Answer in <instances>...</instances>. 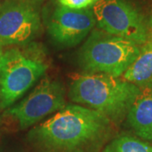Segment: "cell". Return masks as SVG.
<instances>
[{"mask_svg":"<svg viewBox=\"0 0 152 152\" xmlns=\"http://www.w3.org/2000/svg\"><path fill=\"white\" fill-rule=\"evenodd\" d=\"M113 132V121L96 110L68 104L30 132L48 152H96Z\"/></svg>","mask_w":152,"mask_h":152,"instance_id":"1","label":"cell"},{"mask_svg":"<svg viewBox=\"0 0 152 152\" xmlns=\"http://www.w3.org/2000/svg\"><path fill=\"white\" fill-rule=\"evenodd\" d=\"M140 92V87L123 78L87 73L73 80L69 96L75 103L96 110L112 121H118L128 114Z\"/></svg>","mask_w":152,"mask_h":152,"instance_id":"2","label":"cell"},{"mask_svg":"<svg viewBox=\"0 0 152 152\" xmlns=\"http://www.w3.org/2000/svg\"><path fill=\"white\" fill-rule=\"evenodd\" d=\"M140 47L101 29L94 30L80 51L79 64L89 74L120 77L136 59Z\"/></svg>","mask_w":152,"mask_h":152,"instance_id":"3","label":"cell"},{"mask_svg":"<svg viewBox=\"0 0 152 152\" xmlns=\"http://www.w3.org/2000/svg\"><path fill=\"white\" fill-rule=\"evenodd\" d=\"M48 69L43 61L11 48L0 57V108L10 107Z\"/></svg>","mask_w":152,"mask_h":152,"instance_id":"4","label":"cell"},{"mask_svg":"<svg viewBox=\"0 0 152 152\" xmlns=\"http://www.w3.org/2000/svg\"><path fill=\"white\" fill-rule=\"evenodd\" d=\"M98 27L142 46L151 39L144 15L128 0H100L93 6Z\"/></svg>","mask_w":152,"mask_h":152,"instance_id":"5","label":"cell"},{"mask_svg":"<svg viewBox=\"0 0 152 152\" xmlns=\"http://www.w3.org/2000/svg\"><path fill=\"white\" fill-rule=\"evenodd\" d=\"M40 28V12L31 0H8L0 5V42L3 46L29 43Z\"/></svg>","mask_w":152,"mask_h":152,"instance_id":"6","label":"cell"},{"mask_svg":"<svg viewBox=\"0 0 152 152\" xmlns=\"http://www.w3.org/2000/svg\"><path fill=\"white\" fill-rule=\"evenodd\" d=\"M64 91L59 82L45 78L21 102L10 107L5 114L18 121L25 129L65 107Z\"/></svg>","mask_w":152,"mask_h":152,"instance_id":"7","label":"cell"},{"mask_svg":"<svg viewBox=\"0 0 152 152\" xmlns=\"http://www.w3.org/2000/svg\"><path fill=\"white\" fill-rule=\"evenodd\" d=\"M96 25L92 9L72 10L59 5L51 17L48 31L56 42L73 47L81 42Z\"/></svg>","mask_w":152,"mask_h":152,"instance_id":"8","label":"cell"},{"mask_svg":"<svg viewBox=\"0 0 152 152\" xmlns=\"http://www.w3.org/2000/svg\"><path fill=\"white\" fill-rule=\"evenodd\" d=\"M127 116L129 124L137 135L152 140V86L140 89Z\"/></svg>","mask_w":152,"mask_h":152,"instance_id":"9","label":"cell"},{"mask_svg":"<svg viewBox=\"0 0 152 152\" xmlns=\"http://www.w3.org/2000/svg\"><path fill=\"white\" fill-rule=\"evenodd\" d=\"M122 77L140 89L152 86V39L140 47L138 57Z\"/></svg>","mask_w":152,"mask_h":152,"instance_id":"10","label":"cell"},{"mask_svg":"<svg viewBox=\"0 0 152 152\" xmlns=\"http://www.w3.org/2000/svg\"><path fill=\"white\" fill-rule=\"evenodd\" d=\"M103 152H152V146L131 136H119L107 144Z\"/></svg>","mask_w":152,"mask_h":152,"instance_id":"11","label":"cell"},{"mask_svg":"<svg viewBox=\"0 0 152 152\" xmlns=\"http://www.w3.org/2000/svg\"><path fill=\"white\" fill-rule=\"evenodd\" d=\"M59 5L72 10H87L92 9L100 0H58Z\"/></svg>","mask_w":152,"mask_h":152,"instance_id":"12","label":"cell"},{"mask_svg":"<svg viewBox=\"0 0 152 152\" xmlns=\"http://www.w3.org/2000/svg\"><path fill=\"white\" fill-rule=\"evenodd\" d=\"M3 54V44L0 42V57Z\"/></svg>","mask_w":152,"mask_h":152,"instance_id":"13","label":"cell"}]
</instances>
